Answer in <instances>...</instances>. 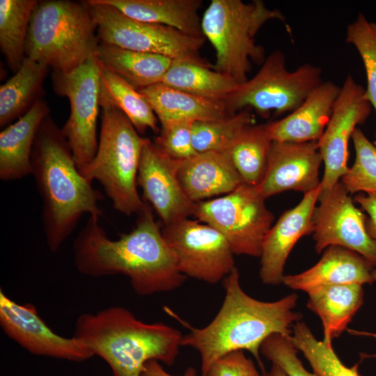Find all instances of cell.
<instances>
[{
  "instance_id": "17",
  "label": "cell",
  "mask_w": 376,
  "mask_h": 376,
  "mask_svg": "<svg viewBox=\"0 0 376 376\" xmlns=\"http://www.w3.org/2000/svg\"><path fill=\"white\" fill-rule=\"evenodd\" d=\"M322 162L318 141H272L265 173L256 187L265 199L288 190L308 193L320 187Z\"/></svg>"
},
{
  "instance_id": "28",
  "label": "cell",
  "mask_w": 376,
  "mask_h": 376,
  "mask_svg": "<svg viewBox=\"0 0 376 376\" xmlns=\"http://www.w3.org/2000/svg\"><path fill=\"white\" fill-rule=\"evenodd\" d=\"M161 82L190 94L219 101H224L239 85L211 67L181 61H173Z\"/></svg>"
},
{
  "instance_id": "25",
  "label": "cell",
  "mask_w": 376,
  "mask_h": 376,
  "mask_svg": "<svg viewBox=\"0 0 376 376\" xmlns=\"http://www.w3.org/2000/svg\"><path fill=\"white\" fill-rule=\"evenodd\" d=\"M306 306L320 319L323 327L322 341L332 346L347 327L363 301L361 285H333L320 287L308 292Z\"/></svg>"
},
{
  "instance_id": "2",
  "label": "cell",
  "mask_w": 376,
  "mask_h": 376,
  "mask_svg": "<svg viewBox=\"0 0 376 376\" xmlns=\"http://www.w3.org/2000/svg\"><path fill=\"white\" fill-rule=\"evenodd\" d=\"M224 288L222 305L214 319L204 327H193L169 308L164 310L189 329V333L182 337V346L198 352L201 376H206L219 358L236 350L251 352L264 372L260 346L272 334H292V326L302 318L300 313L294 311L297 295L292 293L274 301L254 299L242 288L236 267L224 279Z\"/></svg>"
},
{
  "instance_id": "26",
  "label": "cell",
  "mask_w": 376,
  "mask_h": 376,
  "mask_svg": "<svg viewBox=\"0 0 376 376\" xmlns=\"http://www.w3.org/2000/svg\"><path fill=\"white\" fill-rule=\"evenodd\" d=\"M95 56L100 63L137 90L161 82L173 61L164 55L129 50L101 42Z\"/></svg>"
},
{
  "instance_id": "8",
  "label": "cell",
  "mask_w": 376,
  "mask_h": 376,
  "mask_svg": "<svg viewBox=\"0 0 376 376\" xmlns=\"http://www.w3.org/2000/svg\"><path fill=\"white\" fill-rule=\"evenodd\" d=\"M321 75V68L311 63L289 71L284 53L276 49L254 77L239 84L223 102L229 116L249 108L265 118L271 111L275 117L290 113L322 82Z\"/></svg>"
},
{
  "instance_id": "32",
  "label": "cell",
  "mask_w": 376,
  "mask_h": 376,
  "mask_svg": "<svg viewBox=\"0 0 376 376\" xmlns=\"http://www.w3.org/2000/svg\"><path fill=\"white\" fill-rule=\"evenodd\" d=\"M289 338L292 345L302 352L318 376H361L357 364L352 367L345 366L332 346L318 340L304 322L298 321L292 326Z\"/></svg>"
},
{
  "instance_id": "39",
  "label": "cell",
  "mask_w": 376,
  "mask_h": 376,
  "mask_svg": "<svg viewBox=\"0 0 376 376\" xmlns=\"http://www.w3.org/2000/svg\"><path fill=\"white\" fill-rule=\"evenodd\" d=\"M353 200L368 214L366 229L370 237L376 242V193H358Z\"/></svg>"
},
{
  "instance_id": "34",
  "label": "cell",
  "mask_w": 376,
  "mask_h": 376,
  "mask_svg": "<svg viewBox=\"0 0 376 376\" xmlns=\"http://www.w3.org/2000/svg\"><path fill=\"white\" fill-rule=\"evenodd\" d=\"M355 159L340 182L350 194L376 193V146L357 127L352 136Z\"/></svg>"
},
{
  "instance_id": "11",
  "label": "cell",
  "mask_w": 376,
  "mask_h": 376,
  "mask_svg": "<svg viewBox=\"0 0 376 376\" xmlns=\"http://www.w3.org/2000/svg\"><path fill=\"white\" fill-rule=\"evenodd\" d=\"M55 92L70 102L69 118L61 128L79 171L95 155L101 82L96 56L69 72H54Z\"/></svg>"
},
{
  "instance_id": "27",
  "label": "cell",
  "mask_w": 376,
  "mask_h": 376,
  "mask_svg": "<svg viewBox=\"0 0 376 376\" xmlns=\"http://www.w3.org/2000/svg\"><path fill=\"white\" fill-rule=\"evenodd\" d=\"M48 67L26 57L19 69L0 87V126L19 118L38 102Z\"/></svg>"
},
{
  "instance_id": "29",
  "label": "cell",
  "mask_w": 376,
  "mask_h": 376,
  "mask_svg": "<svg viewBox=\"0 0 376 376\" xmlns=\"http://www.w3.org/2000/svg\"><path fill=\"white\" fill-rule=\"evenodd\" d=\"M37 0L0 1V49L14 74L26 58V41Z\"/></svg>"
},
{
  "instance_id": "41",
  "label": "cell",
  "mask_w": 376,
  "mask_h": 376,
  "mask_svg": "<svg viewBox=\"0 0 376 376\" xmlns=\"http://www.w3.org/2000/svg\"><path fill=\"white\" fill-rule=\"evenodd\" d=\"M266 376H288V375L278 365L272 363L271 368Z\"/></svg>"
},
{
  "instance_id": "5",
  "label": "cell",
  "mask_w": 376,
  "mask_h": 376,
  "mask_svg": "<svg viewBox=\"0 0 376 376\" xmlns=\"http://www.w3.org/2000/svg\"><path fill=\"white\" fill-rule=\"evenodd\" d=\"M97 24L87 1H38L26 41V57L69 72L96 55Z\"/></svg>"
},
{
  "instance_id": "33",
  "label": "cell",
  "mask_w": 376,
  "mask_h": 376,
  "mask_svg": "<svg viewBox=\"0 0 376 376\" xmlns=\"http://www.w3.org/2000/svg\"><path fill=\"white\" fill-rule=\"evenodd\" d=\"M251 124L249 109L218 120L194 122V148L197 152L228 151L242 131Z\"/></svg>"
},
{
  "instance_id": "13",
  "label": "cell",
  "mask_w": 376,
  "mask_h": 376,
  "mask_svg": "<svg viewBox=\"0 0 376 376\" xmlns=\"http://www.w3.org/2000/svg\"><path fill=\"white\" fill-rule=\"evenodd\" d=\"M313 213V240L318 253L330 246L355 251L376 267V242L366 229L367 216L354 205L341 182L319 195Z\"/></svg>"
},
{
  "instance_id": "21",
  "label": "cell",
  "mask_w": 376,
  "mask_h": 376,
  "mask_svg": "<svg viewBox=\"0 0 376 376\" xmlns=\"http://www.w3.org/2000/svg\"><path fill=\"white\" fill-rule=\"evenodd\" d=\"M374 266L364 257L348 249L330 246L320 260L311 268L296 274L284 275L285 286L308 292L326 285L359 284L375 281Z\"/></svg>"
},
{
  "instance_id": "19",
  "label": "cell",
  "mask_w": 376,
  "mask_h": 376,
  "mask_svg": "<svg viewBox=\"0 0 376 376\" xmlns=\"http://www.w3.org/2000/svg\"><path fill=\"white\" fill-rule=\"evenodd\" d=\"M178 178L194 203L226 195L244 183L228 151H207L180 160Z\"/></svg>"
},
{
  "instance_id": "38",
  "label": "cell",
  "mask_w": 376,
  "mask_h": 376,
  "mask_svg": "<svg viewBox=\"0 0 376 376\" xmlns=\"http://www.w3.org/2000/svg\"><path fill=\"white\" fill-rule=\"evenodd\" d=\"M206 376H262L242 350L228 352L215 361Z\"/></svg>"
},
{
  "instance_id": "23",
  "label": "cell",
  "mask_w": 376,
  "mask_h": 376,
  "mask_svg": "<svg viewBox=\"0 0 376 376\" xmlns=\"http://www.w3.org/2000/svg\"><path fill=\"white\" fill-rule=\"evenodd\" d=\"M139 91L161 125L171 120L206 121L229 116L223 101L190 94L162 82Z\"/></svg>"
},
{
  "instance_id": "15",
  "label": "cell",
  "mask_w": 376,
  "mask_h": 376,
  "mask_svg": "<svg viewBox=\"0 0 376 376\" xmlns=\"http://www.w3.org/2000/svg\"><path fill=\"white\" fill-rule=\"evenodd\" d=\"M0 326L4 334L29 353L84 362L94 355L79 338L63 337L54 331L30 303L20 304L0 290Z\"/></svg>"
},
{
  "instance_id": "3",
  "label": "cell",
  "mask_w": 376,
  "mask_h": 376,
  "mask_svg": "<svg viewBox=\"0 0 376 376\" xmlns=\"http://www.w3.org/2000/svg\"><path fill=\"white\" fill-rule=\"evenodd\" d=\"M31 173L42 200V222L49 250L57 252L84 214L100 218V192L79 171L61 128L48 116L38 131Z\"/></svg>"
},
{
  "instance_id": "40",
  "label": "cell",
  "mask_w": 376,
  "mask_h": 376,
  "mask_svg": "<svg viewBox=\"0 0 376 376\" xmlns=\"http://www.w3.org/2000/svg\"><path fill=\"white\" fill-rule=\"evenodd\" d=\"M141 376H175L166 372L159 361L150 360L148 361L143 369ZM179 376H197L196 370L193 367L186 369L182 375Z\"/></svg>"
},
{
  "instance_id": "22",
  "label": "cell",
  "mask_w": 376,
  "mask_h": 376,
  "mask_svg": "<svg viewBox=\"0 0 376 376\" xmlns=\"http://www.w3.org/2000/svg\"><path fill=\"white\" fill-rule=\"evenodd\" d=\"M48 116L47 104L40 99L25 114L1 132V180H16L31 175L34 141L40 125Z\"/></svg>"
},
{
  "instance_id": "42",
  "label": "cell",
  "mask_w": 376,
  "mask_h": 376,
  "mask_svg": "<svg viewBox=\"0 0 376 376\" xmlns=\"http://www.w3.org/2000/svg\"><path fill=\"white\" fill-rule=\"evenodd\" d=\"M372 275L374 280L376 281V267L373 268V272H372ZM352 331L358 335L368 336H372L376 338V333H370V332L359 331ZM370 357H376V354Z\"/></svg>"
},
{
  "instance_id": "12",
  "label": "cell",
  "mask_w": 376,
  "mask_h": 376,
  "mask_svg": "<svg viewBox=\"0 0 376 376\" xmlns=\"http://www.w3.org/2000/svg\"><path fill=\"white\" fill-rule=\"evenodd\" d=\"M162 232L186 276L217 284L235 267L227 240L207 224L185 218L164 225Z\"/></svg>"
},
{
  "instance_id": "1",
  "label": "cell",
  "mask_w": 376,
  "mask_h": 376,
  "mask_svg": "<svg viewBox=\"0 0 376 376\" xmlns=\"http://www.w3.org/2000/svg\"><path fill=\"white\" fill-rule=\"evenodd\" d=\"M137 215L134 229L115 240L107 236L99 218L91 216L73 243L77 271L93 277L123 274L140 296L179 288L187 276L179 270L148 203Z\"/></svg>"
},
{
  "instance_id": "31",
  "label": "cell",
  "mask_w": 376,
  "mask_h": 376,
  "mask_svg": "<svg viewBox=\"0 0 376 376\" xmlns=\"http://www.w3.org/2000/svg\"><path fill=\"white\" fill-rule=\"evenodd\" d=\"M272 141L266 124L246 127L228 150L244 183L257 186L266 171Z\"/></svg>"
},
{
  "instance_id": "18",
  "label": "cell",
  "mask_w": 376,
  "mask_h": 376,
  "mask_svg": "<svg viewBox=\"0 0 376 376\" xmlns=\"http://www.w3.org/2000/svg\"><path fill=\"white\" fill-rule=\"evenodd\" d=\"M320 189L304 194L293 208L285 211L272 226L262 245L259 277L265 285L282 282L284 267L292 248L303 236L313 233V213Z\"/></svg>"
},
{
  "instance_id": "30",
  "label": "cell",
  "mask_w": 376,
  "mask_h": 376,
  "mask_svg": "<svg viewBox=\"0 0 376 376\" xmlns=\"http://www.w3.org/2000/svg\"><path fill=\"white\" fill-rule=\"evenodd\" d=\"M98 63L101 93L127 116L139 134H144L148 129L159 132L158 119L146 97L139 90Z\"/></svg>"
},
{
  "instance_id": "37",
  "label": "cell",
  "mask_w": 376,
  "mask_h": 376,
  "mask_svg": "<svg viewBox=\"0 0 376 376\" xmlns=\"http://www.w3.org/2000/svg\"><path fill=\"white\" fill-rule=\"evenodd\" d=\"M289 336L272 334L262 343L260 354L278 365L288 376H318L304 368L298 358V350L292 345Z\"/></svg>"
},
{
  "instance_id": "10",
  "label": "cell",
  "mask_w": 376,
  "mask_h": 376,
  "mask_svg": "<svg viewBox=\"0 0 376 376\" xmlns=\"http://www.w3.org/2000/svg\"><path fill=\"white\" fill-rule=\"evenodd\" d=\"M256 186L242 183L221 197L196 203L194 215L217 230L236 255L259 257L274 215Z\"/></svg>"
},
{
  "instance_id": "7",
  "label": "cell",
  "mask_w": 376,
  "mask_h": 376,
  "mask_svg": "<svg viewBox=\"0 0 376 376\" xmlns=\"http://www.w3.org/2000/svg\"><path fill=\"white\" fill-rule=\"evenodd\" d=\"M273 19L285 22L278 9L268 8L262 0H212L201 19L202 32L215 51L212 69L233 79L237 84L248 80L252 63L265 61L264 47L255 38L261 27Z\"/></svg>"
},
{
  "instance_id": "20",
  "label": "cell",
  "mask_w": 376,
  "mask_h": 376,
  "mask_svg": "<svg viewBox=\"0 0 376 376\" xmlns=\"http://www.w3.org/2000/svg\"><path fill=\"white\" fill-rule=\"evenodd\" d=\"M340 86L324 81L314 88L303 103L283 118L266 123L272 141H318L331 116Z\"/></svg>"
},
{
  "instance_id": "4",
  "label": "cell",
  "mask_w": 376,
  "mask_h": 376,
  "mask_svg": "<svg viewBox=\"0 0 376 376\" xmlns=\"http://www.w3.org/2000/svg\"><path fill=\"white\" fill-rule=\"evenodd\" d=\"M73 336L102 358L113 376H141L150 360L172 366L183 337L174 327L163 322H143L120 306L81 314Z\"/></svg>"
},
{
  "instance_id": "14",
  "label": "cell",
  "mask_w": 376,
  "mask_h": 376,
  "mask_svg": "<svg viewBox=\"0 0 376 376\" xmlns=\"http://www.w3.org/2000/svg\"><path fill=\"white\" fill-rule=\"evenodd\" d=\"M366 88L349 75L340 86L331 116L318 146L324 165L319 195L333 188L348 169V143L357 126L363 124L372 106Z\"/></svg>"
},
{
  "instance_id": "9",
  "label": "cell",
  "mask_w": 376,
  "mask_h": 376,
  "mask_svg": "<svg viewBox=\"0 0 376 376\" xmlns=\"http://www.w3.org/2000/svg\"><path fill=\"white\" fill-rule=\"evenodd\" d=\"M86 1L97 24L100 42L212 68L200 54L205 38L190 36L170 26L134 19L101 0Z\"/></svg>"
},
{
  "instance_id": "6",
  "label": "cell",
  "mask_w": 376,
  "mask_h": 376,
  "mask_svg": "<svg viewBox=\"0 0 376 376\" xmlns=\"http://www.w3.org/2000/svg\"><path fill=\"white\" fill-rule=\"evenodd\" d=\"M101 125L92 161L80 171L88 180H97L113 208L130 216L146 204L137 191V174L145 138L127 116L100 92Z\"/></svg>"
},
{
  "instance_id": "35",
  "label": "cell",
  "mask_w": 376,
  "mask_h": 376,
  "mask_svg": "<svg viewBox=\"0 0 376 376\" xmlns=\"http://www.w3.org/2000/svg\"><path fill=\"white\" fill-rule=\"evenodd\" d=\"M345 41L354 46L361 58L367 79L365 97L376 112V22L359 13L347 26ZM373 143L376 146V134Z\"/></svg>"
},
{
  "instance_id": "36",
  "label": "cell",
  "mask_w": 376,
  "mask_h": 376,
  "mask_svg": "<svg viewBox=\"0 0 376 376\" xmlns=\"http://www.w3.org/2000/svg\"><path fill=\"white\" fill-rule=\"evenodd\" d=\"M190 120H171L161 125L155 143L169 156L184 160L198 152L193 145V125Z\"/></svg>"
},
{
  "instance_id": "24",
  "label": "cell",
  "mask_w": 376,
  "mask_h": 376,
  "mask_svg": "<svg viewBox=\"0 0 376 376\" xmlns=\"http://www.w3.org/2000/svg\"><path fill=\"white\" fill-rule=\"evenodd\" d=\"M139 21L162 24L196 38H205L198 15L201 0H101Z\"/></svg>"
},
{
  "instance_id": "16",
  "label": "cell",
  "mask_w": 376,
  "mask_h": 376,
  "mask_svg": "<svg viewBox=\"0 0 376 376\" xmlns=\"http://www.w3.org/2000/svg\"><path fill=\"white\" fill-rule=\"evenodd\" d=\"M180 160L165 153L145 138L137 174V185L164 225L194 215L196 203L185 194L178 178Z\"/></svg>"
}]
</instances>
